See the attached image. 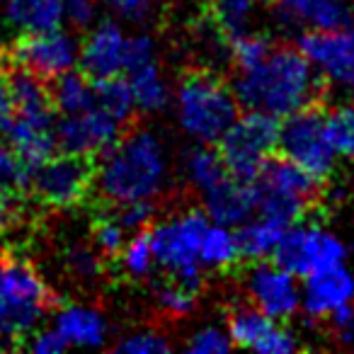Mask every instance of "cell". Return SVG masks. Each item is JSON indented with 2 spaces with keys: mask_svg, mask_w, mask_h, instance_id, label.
Segmentation results:
<instances>
[{
  "mask_svg": "<svg viewBox=\"0 0 354 354\" xmlns=\"http://www.w3.org/2000/svg\"><path fill=\"white\" fill-rule=\"evenodd\" d=\"M167 172L170 162L162 141L148 129H138L104 153L95 183L100 194L119 207L158 197L167 185Z\"/></svg>",
  "mask_w": 354,
  "mask_h": 354,
  "instance_id": "obj_1",
  "label": "cell"
},
{
  "mask_svg": "<svg viewBox=\"0 0 354 354\" xmlns=\"http://www.w3.org/2000/svg\"><path fill=\"white\" fill-rule=\"evenodd\" d=\"M315 85V71L301 51L272 49L265 61L241 71L233 93L243 107L284 119L313 102Z\"/></svg>",
  "mask_w": 354,
  "mask_h": 354,
  "instance_id": "obj_2",
  "label": "cell"
},
{
  "mask_svg": "<svg viewBox=\"0 0 354 354\" xmlns=\"http://www.w3.org/2000/svg\"><path fill=\"white\" fill-rule=\"evenodd\" d=\"M177 124L197 143H216L238 117V97L212 73H192L175 90Z\"/></svg>",
  "mask_w": 354,
  "mask_h": 354,
  "instance_id": "obj_3",
  "label": "cell"
},
{
  "mask_svg": "<svg viewBox=\"0 0 354 354\" xmlns=\"http://www.w3.org/2000/svg\"><path fill=\"white\" fill-rule=\"evenodd\" d=\"M209 226L207 214L185 212L156 223L148 231L156 255V267L165 270L170 279L197 291L202 284V262H199V243Z\"/></svg>",
  "mask_w": 354,
  "mask_h": 354,
  "instance_id": "obj_4",
  "label": "cell"
},
{
  "mask_svg": "<svg viewBox=\"0 0 354 354\" xmlns=\"http://www.w3.org/2000/svg\"><path fill=\"white\" fill-rule=\"evenodd\" d=\"M49 306V289L27 262L0 265V337L22 339L39 328Z\"/></svg>",
  "mask_w": 354,
  "mask_h": 354,
  "instance_id": "obj_5",
  "label": "cell"
},
{
  "mask_svg": "<svg viewBox=\"0 0 354 354\" xmlns=\"http://www.w3.org/2000/svg\"><path fill=\"white\" fill-rule=\"evenodd\" d=\"M255 192H257V209L262 216L277 218L284 226L296 223L308 204L315 197V180L306 170H301L296 162L286 160H267L260 175L255 177Z\"/></svg>",
  "mask_w": 354,
  "mask_h": 354,
  "instance_id": "obj_6",
  "label": "cell"
},
{
  "mask_svg": "<svg viewBox=\"0 0 354 354\" xmlns=\"http://www.w3.org/2000/svg\"><path fill=\"white\" fill-rule=\"evenodd\" d=\"M277 146L281 148L286 160L296 162L315 180H325L337 160V151H335L328 129V117L320 109L304 107L284 117Z\"/></svg>",
  "mask_w": 354,
  "mask_h": 354,
  "instance_id": "obj_7",
  "label": "cell"
},
{
  "mask_svg": "<svg viewBox=\"0 0 354 354\" xmlns=\"http://www.w3.org/2000/svg\"><path fill=\"white\" fill-rule=\"evenodd\" d=\"M279 138V124L277 117H270L265 112L250 109L248 114H238L236 122L228 127V131L221 136V158L226 162V170L233 177H241L252 183L265 162L272 158V151L277 148Z\"/></svg>",
  "mask_w": 354,
  "mask_h": 354,
  "instance_id": "obj_8",
  "label": "cell"
},
{
  "mask_svg": "<svg viewBox=\"0 0 354 354\" xmlns=\"http://www.w3.org/2000/svg\"><path fill=\"white\" fill-rule=\"evenodd\" d=\"M349 248L337 233L318 226V223H304V226H286L274 250V262L291 272L294 277L313 274L318 270L342 265L347 262Z\"/></svg>",
  "mask_w": 354,
  "mask_h": 354,
  "instance_id": "obj_9",
  "label": "cell"
},
{
  "mask_svg": "<svg viewBox=\"0 0 354 354\" xmlns=\"http://www.w3.org/2000/svg\"><path fill=\"white\" fill-rule=\"evenodd\" d=\"M299 51L315 75L328 80L333 88L354 90V22L328 32L310 30L299 39Z\"/></svg>",
  "mask_w": 354,
  "mask_h": 354,
  "instance_id": "obj_10",
  "label": "cell"
},
{
  "mask_svg": "<svg viewBox=\"0 0 354 354\" xmlns=\"http://www.w3.org/2000/svg\"><path fill=\"white\" fill-rule=\"evenodd\" d=\"M3 131L8 133L10 148L27 162L37 167L56 151L54 104L51 100L37 104L12 107V117Z\"/></svg>",
  "mask_w": 354,
  "mask_h": 354,
  "instance_id": "obj_11",
  "label": "cell"
},
{
  "mask_svg": "<svg viewBox=\"0 0 354 354\" xmlns=\"http://www.w3.org/2000/svg\"><path fill=\"white\" fill-rule=\"evenodd\" d=\"M32 185L37 197L44 204L56 209H68L85 197L90 187V167L85 158L71 156H51L37 167H32Z\"/></svg>",
  "mask_w": 354,
  "mask_h": 354,
  "instance_id": "obj_12",
  "label": "cell"
},
{
  "mask_svg": "<svg viewBox=\"0 0 354 354\" xmlns=\"http://www.w3.org/2000/svg\"><path fill=\"white\" fill-rule=\"evenodd\" d=\"M15 61L20 68L39 78H56L75 68L80 61V41L61 27L25 35V39L15 46Z\"/></svg>",
  "mask_w": 354,
  "mask_h": 354,
  "instance_id": "obj_13",
  "label": "cell"
},
{
  "mask_svg": "<svg viewBox=\"0 0 354 354\" xmlns=\"http://www.w3.org/2000/svg\"><path fill=\"white\" fill-rule=\"evenodd\" d=\"M117 119L109 117L97 104L78 114H64V119L56 127V146L64 153L78 158H93L100 153H107L119 141Z\"/></svg>",
  "mask_w": 354,
  "mask_h": 354,
  "instance_id": "obj_14",
  "label": "cell"
},
{
  "mask_svg": "<svg viewBox=\"0 0 354 354\" xmlns=\"http://www.w3.org/2000/svg\"><path fill=\"white\" fill-rule=\"evenodd\" d=\"M245 289L252 306L260 308L265 315L274 320H289L301 308V284L299 277L286 272L284 267L270 265V262H257L248 272Z\"/></svg>",
  "mask_w": 354,
  "mask_h": 354,
  "instance_id": "obj_15",
  "label": "cell"
},
{
  "mask_svg": "<svg viewBox=\"0 0 354 354\" xmlns=\"http://www.w3.org/2000/svg\"><path fill=\"white\" fill-rule=\"evenodd\" d=\"M226 330L233 344L260 354H289L299 349L296 335L255 306H238L228 318Z\"/></svg>",
  "mask_w": 354,
  "mask_h": 354,
  "instance_id": "obj_16",
  "label": "cell"
},
{
  "mask_svg": "<svg viewBox=\"0 0 354 354\" xmlns=\"http://www.w3.org/2000/svg\"><path fill=\"white\" fill-rule=\"evenodd\" d=\"M354 304V272L347 265H335L304 277L301 308L313 320L330 318L335 310Z\"/></svg>",
  "mask_w": 354,
  "mask_h": 354,
  "instance_id": "obj_17",
  "label": "cell"
},
{
  "mask_svg": "<svg viewBox=\"0 0 354 354\" xmlns=\"http://www.w3.org/2000/svg\"><path fill=\"white\" fill-rule=\"evenodd\" d=\"M129 35L117 22H100L80 44V61L85 73L93 80L114 78L124 73V56H127Z\"/></svg>",
  "mask_w": 354,
  "mask_h": 354,
  "instance_id": "obj_18",
  "label": "cell"
},
{
  "mask_svg": "<svg viewBox=\"0 0 354 354\" xmlns=\"http://www.w3.org/2000/svg\"><path fill=\"white\" fill-rule=\"evenodd\" d=\"M257 209L255 185L241 177H223L221 183L214 185L204 192V212L207 218L221 226H243L248 218H252Z\"/></svg>",
  "mask_w": 354,
  "mask_h": 354,
  "instance_id": "obj_19",
  "label": "cell"
},
{
  "mask_svg": "<svg viewBox=\"0 0 354 354\" xmlns=\"http://www.w3.org/2000/svg\"><path fill=\"white\" fill-rule=\"evenodd\" d=\"M54 330L61 335L66 347L75 349H100L109 339L107 318L85 304H68L56 310Z\"/></svg>",
  "mask_w": 354,
  "mask_h": 354,
  "instance_id": "obj_20",
  "label": "cell"
},
{
  "mask_svg": "<svg viewBox=\"0 0 354 354\" xmlns=\"http://www.w3.org/2000/svg\"><path fill=\"white\" fill-rule=\"evenodd\" d=\"M281 10L313 32L339 30L354 22L352 0H286L281 3Z\"/></svg>",
  "mask_w": 354,
  "mask_h": 354,
  "instance_id": "obj_21",
  "label": "cell"
},
{
  "mask_svg": "<svg viewBox=\"0 0 354 354\" xmlns=\"http://www.w3.org/2000/svg\"><path fill=\"white\" fill-rule=\"evenodd\" d=\"M6 22L22 35H35L61 27L64 8L61 0H6L3 6Z\"/></svg>",
  "mask_w": 354,
  "mask_h": 354,
  "instance_id": "obj_22",
  "label": "cell"
},
{
  "mask_svg": "<svg viewBox=\"0 0 354 354\" xmlns=\"http://www.w3.org/2000/svg\"><path fill=\"white\" fill-rule=\"evenodd\" d=\"M226 162L221 153L212 148V143H197L194 148L185 151L183 156V175L194 189L207 192L226 177Z\"/></svg>",
  "mask_w": 354,
  "mask_h": 354,
  "instance_id": "obj_23",
  "label": "cell"
},
{
  "mask_svg": "<svg viewBox=\"0 0 354 354\" xmlns=\"http://www.w3.org/2000/svg\"><path fill=\"white\" fill-rule=\"evenodd\" d=\"M284 223H279L277 218L260 216V218H248L241 226V231L236 233L238 238V250L248 260H267L274 255L277 243H279L281 233H284Z\"/></svg>",
  "mask_w": 354,
  "mask_h": 354,
  "instance_id": "obj_24",
  "label": "cell"
},
{
  "mask_svg": "<svg viewBox=\"0 0 354 354\" xmlns=\"http://www.w3.org/2000/svg\"><path fill=\"white\" fill-rule=\"evenodd\" d=\"M127 75L138 112L153 114L167 107V102H170V85H167L165 75L160 73L158 64L143 66V68H136Z\"/></svg>",
  "mask_w": 354,
  "mask_h": 354,
  "instance_id": "obj_25",
  "label": "cell"
},
{
  "mask_svg": "<svg viewBox=\"0 0 354 354\" xmlns=\"http://www.w3.org/2000/svg\"><path fill=\"white\" fill-rule=\"evenodd\" d=\"M49 97L61 114H78L95 107V85L73 68L56 75Z\"/></svg>",
  "mask_w": 354,
  "mask_h": 354,
  "instance_id": "obj_26",
  "label": "cell"
},
{
  "mask_svg": "<svg viewBox=\"0 0 354 354\" xmlns=\"http://www.w3.org/2000/svg\"><path fill=\"white\" fill-rule=\"evenodd\" d=\"M238 257L241 250H238L236 233L221 223H209L199 243V262L204 270H226Z\"/></svg>",
  "mask_w": 354,
  "mask_h": 354,
  "instance_id": "obj_27",
  "label": "cell"
},
{
  "mask_svg": "<svg viewBox=\"0 0 354 354\" xmlns=\"http://www.w3.org/2000/svg\"><path fill=\"white\" fill-rule=\"evenodd\" d=\"M95 83H97L95 85V104L104 109L112 119H117L119 124L129 122L138 112L129 80L114 75V78L95 80Z\"/></svg>",
  "mask_w": 354,
  "mask_h": 354,
  "instance_id": "obj_28",
  "label": "cell"
},
{
  "mask_svg": "<svg viewBox=\"0 0 354 354\" xmlns=\"http://www.w3.org/2000/svg\"><path fill=\"white\" fill-rule=\"evenodd\" d=\"M119 262L127 277L131 279H146L153 270H156V255H153V245L148 233L138 231L133 238H127L124 248L119 250Z\"/></svg>",
  "mask_w": 354,
  "mask_h": 354,
  "instance_id": "obj_29",
  "label": "cell"
},
{
  "mask_svg": "<svg viewBox=\"0 0 354 354\" xmlns=\"http://www.w3.org/2000/svg\"><path fill=\"white\" fill-rule=\"evenodd\" d=\"M216 22L228 37L245 32L248 22L257 10V0H214Z\"/></svg>",
  "mask_w": 354,
  "mask_h": 354,
  "instance_id": "obj_30",
  "label": "cell"
},
{
  "mask_svg": "<svg viewBox=\"0 0 354 354\" xmlns=\"http://www.w3.org/2000/svg\"><path fill=\"white\" fill-rule=\"evenodd\" d=\"M270 51L272 44L262 35H252V32L245 30L231 37V56L241 71H248L260 64V61H265Z\"/></svg>",
  "mask_w": 354,
  "mask_h": 354,
  "instance_id": "obj_31",
  "label": "cell"
},
{
  "mask_svg": "<svg viewBox=\"0 0 354 354\" xmlns=\"http://www.w3.org/2000/svg\"><path fill=\"white\" fill-rule=\"evenodd\" d=\"M194 294H197L194 289L170 279L167 284L158 286L156 299H158V306H160L167 315H172V318H183V315H187L189 310L194 308Z\"/></svg>",
  "mask_w": 354,
  "mask_h": 354,
  "instance_id": "obj_32",
  "label": "cell"
},
{
  "mask_svg": "<svg viewBox=\"0 0 354 354\" xmlns=\"http://www.w3.org/2000/svg\"><path fill=\"white\" fill-rule=\"evenodd\" d=\"M328 129L337 156H354V100L330 114Z\"/></svg>",
  "mask_w": 354,
  "mask_h": 354,
  "instance_id": "obj_33",
  "label": "cell"
},
{
  "mask_svg": "<svg viewBox=\"0 0 354 354\" xmlns=\"http://www.w3.org/2000/svg\"><path fill=\"white\" fill-rule=\"evenodd\" d=\"M32 177V165H27L12 148L0 146V189L25 187Z\"/></svg>",
  "mask_w": 354,
  "mask_h": 354,
  "instance_id": "obj_34",
  "label": "cell"
},
{
  "mask_svg": "<svg viewBox=\"0 0 354 354\" xmlns=\"http://www.w3.org/2000/svg\"><path fill=\"white\" fill-rule=\"evenodd\" d=\"M233 347V339L228 330L218 328V325H207L192 333L187 339V352L192 354H223Z\"/></svg>",
  "mask_w": 354,
  "mask_h": 354,
  "instance_id": "obj_35",
  "label": "cell"
},
{
  "mask_svg": "<svg viewBox=\"0 0 354 354\" xmlns=\"http://www.w3.org/2000/svg\"><path fill=\"white\" fill-rule=\"evenodd\" d=\"M117 352H122V354H167L170 352V342H167L165 335L156 333V330H136V333L127 335V337L117 344Z\"/></svg>",
  "mask_w": 354,
  "mask_h": 354,
  "instance_id": "obj_36",
  "label": "cell"
},
{
  "mask_svg": "<svg viewBox=\"0 0 354 354\" xmlns=\"http://www.w3.org/2000/svg\"><path fill=\"white\" fill-rule=\"evenodd\" d=\"M127 233L129 231L119 223L117 216H104L95 226V245L104 255H119V250L127 243Z\"/></svg>",
  "mask_w": 354,
  "mask_h": 354,
  "instance_id": "obj_37",
  "label": "cell"
},
{
  "mask_svg": "<svg viewBox=\"0 0 354 354\" xmlns=\"http://www.w3.org/2000/svg\"><path fill=\"white\" fill-rule=\"evenodd\" d=\"M66 265H68V270L73 272L78 279H97L100 272H102V262H100V255L95 250H90V248L85 245H73L68 248V252H66Z\"/></svg>",
  "mask_w": 354,
  "mask_h": 354,
  "instance_id": "obj_38",
  "label": "cell"
},
{
  "mask_svg": "<svg viewBox=\"0 0 354 354\" xmlns=\"http://www.w3.org/2000/svg\"><path fill=\"white\" fill-rule=\"evenodd\" d=\"M158 64L156 61V41L148 35H133L127 39V56H124V73H131L143 66Z\"/></svg>",
  "mask_w": 354,
  "mask_h": 354,
  "instance_id": "obj_39",
  "label": "cell"
},
{
  "mask_svg": "<svg viewBox=\"0 0 354 354\" xmlns=\"http://www.w3.org/2000/svg\"><path fill=\"white\" fill-rule=\"evenodd\" d=\"M119 223L127 228L129 233H138L146 231L153 221V204L151 202H129V204H119V214H117Z\"/></svg>",
  "mask_w": 354,
  "mask_h": 354,
  "instance_id": "obj_40",
  "label": "cell"
},
{
  "mask_svg": "<svg viewBox=\"0 0 354 354\" xmlns=\"http://www.w3.org/2000/svg\"><path fill=\"white\" fill-rule=\"evenodd\" d=\"M104 6L127 22H143L153 12L156 0H104Z\"/></svg>",
  "mask_w": 354,
  "mask_h": 354,
  "instance_id": "obj_41",
  "label": "cell"
},
{
  "mask_svg": "<svg viewBox=\"0 0 354 354\" xmlns=\"http://www.w3.org/2000/svg\"><path fill=\"white\" fill-rule=\"evenodd\" d=\"M64 20L73 22L75 27H88L97 17V0H61Z\"/></svg>",
  "mask_w": 354,
  "mask_h": 354,
  "instance_id": "obj_42",
  "label": "cell"
},
{
  "mask_svg": "<svg viewBox=\"0 0 354 354\" xmlns=\"http://www.w3.org/2000/svg\"><path fill=\"white\" fill-rule=\"evenodd\" d=\"M27 347H30V352H35V354H61V352H66V342L61 339V335L56 333L54 328H49V330H32L30 335H27Z\"/></svg>",
  "mask_w": 354,
  "mask_h": 354,
  "instance_id": "obj_43",
  "label": "cell"
},
{
  "mask_svg": "<svg viewBox=\"0 0 354 354\" xmlns=\"http://www.w3.org/2000/svg\"><path fill=\"white\" fill-rule=\"evenodd\" d=\"M328 320H330V325H333V333H335V337L339 339V344L354 349V304L335 310Z\"/></svg>",
  "mask_w": 354,
  "mask_h": 354,
  "instance_id": "obj_44",
  "label": "cell"
},
{
  "mask_svg": "<svg viewBox=\"0 0 354 354\" xmlns=\"http://www.w3.org/2000/svg\"><path fill=\"white\" fill-rule=\"evenodd\" d=\"M17 218V202L10 189H0V233Z\"/></svg>",
  "mask_w": 354,
  "mask_h": 354,
  "instance_id": "obj_45",
  "label": "cell"
},
{
  "mask_svg": "<svg viewBox=\"0 0 354 354\" xmlns=\"http://www.w3.org/2000/svg\"><path fill=\"white\" fill-rule=\"evenodd\" d=\"M12 117V100H10V90H8V80L6 75L0 73V129H6V124Z\"/></svg>",
  "mask_w": 354,
  "mask_h": 354,
  "instance_id": "obj_46",
  "label": "cell"
},
{
  "mask_svg": "<svg viewBox=\"0 0 354 354\" xmlns=\"http://www.w3.org/2000/svg\"><path fill=\"white\" fill-rule=\"evenodd\" d=\"M281 3H286V0H279V6H281Z\"/></svg>",
  "mask_w": 354,
  "mask_h": 354,
  "instance_id": "obj_47",
  "label": "cell"
}]
</instances>
